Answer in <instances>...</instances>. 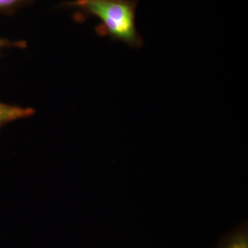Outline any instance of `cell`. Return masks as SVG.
I'll list each match as a JSON object with an SVG mask.
<instances>
[{"label":"cell","instance_id":"1","mask_svg":"<svg viewBox=\"0 0 248 248\" xmlns=\"http://www.w3.org/2000/svg\"><path fill=\"white\" fill-rule=\"evenodd\" d=\"M62 6L76 9L74 18L84 21L89 17L98 18L96 27L99 36H107L132 48H141L143 39L136 27L137 0H72Z\"/></svg>","mask_w":248,"mask_h":248},{"label":"cell","instance_id":"2","mask_svg":"<svg viewBox=\"0 0 248 248\" xmlns=\"http://www.w3.org/2000/svg\"><path fill=\"white\" fill-rule=\"evenodd\" d=\"M214 248H248V222H242L223 235Z\"/></svg>","mask_w":248,"mask_h":248},{"label":"cell","instance_id":"3","mask_svg":"<svg viewBox=\"0 0 248 248\" xmlns=\"http://www.w3.org/2000/svg\"><path fill=\"white\" fill-rule=\"evenodd\" d=\"M34 114L31 108L13 106L0 102V130L7 124Z\"/></svg>","mask_w":248,"mask_h":248},{"label":"cell","instance_id":"4","mask_svg":"<svg viewBox=\"0 0 248 248\" xmlns=\"http://www.w3.org/2000/svg\"><path fill=\"white\" fill-rule=\"evenodd\" d=\"M37 0H0V15H11Z\"/></svg>","mask_w":248,"mask_h":248},{"label":"cell","instance_id":"5","mask_svg":"<svg viewBox=\"0 0 248 248\" xmlns=\"http://www.w3.org/2000/svg\"><path fill=\"white\" fill-rule=\"evenodd\" d=\"M27 47V42L25 41H9L7 39L0 38V51L2 48H20L24 49ZM1 55V52H0Z\"/></svg>","mask_w":248,"mask_h":248}]
</instances>
